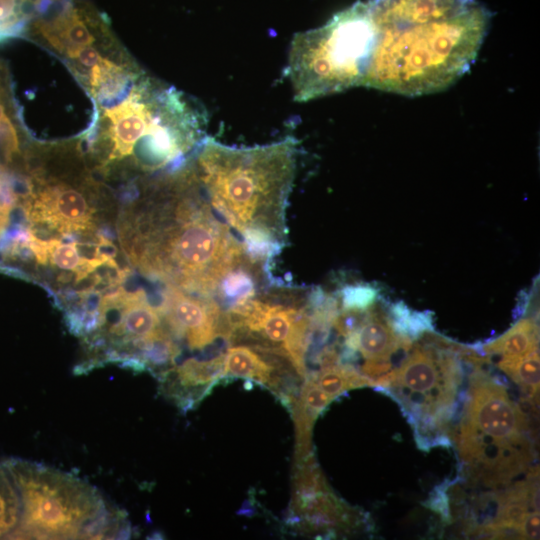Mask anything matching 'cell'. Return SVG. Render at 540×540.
I'll return each mask as SVG.
<instances>
[{
	"label": "cell",
	"mask_w": 540,
	"mask_h": 540,
	"mask_svg": "<svg viewBox=\"0 0 540 540\" xmlns=\"http://www.w3.org/2000/svg\"><path fill=\"white\" fill-rule=\"evenodd\" d=\"M318 386L335 399L350 389L375 386L374 382L349 364H337L320 369L311 376Z\"/></svg>",
	"instance_id": "2e32d148"
},
{
	"label": "cell",
	"mask_w": 540,
	"mask_h": 540,
	"mask_svg": "<svg viewBox=\"0 0 540 540\" xmlns=\"http://www.w3.org/2000/svg\"><path fill=\"white\" fill-rule=\"evenodd\" d=\"M373 42L368 0L336 13L323 26L295 34L286 68L294 100L306 102L361 86Z\"/></svg>",
	"instance_id": "5b68a950"
},
{
	"label": "cell",
	"mask_w": 540,
	"mask_h": 540,
	"mask_svg": "<svg viewBox=\"0 0 540 540\" xmlns=\"http://www.w3.org/2000/svg\"><path fill=\"white\" fill-rule=\"evenodd\" d=\"M378 290L369 284H351L342 287L338 299L344 309L368 310L377 300Z\"/></svg>",
	"instance_id": "d6986e66"
},
{
	"label": "cell",
	"mask_w": 540,
	"mask_h": 540,
	"mask_svg": "<svg viewBox=\"0 0 540 540\" xmlns=\"http://www.w3.org/2000/svg\"><path fill=\"white\" fill-rule=\"evenodd\" d=\"M369 310H353L341 308L336 313L332 327L343 337L357 332L369 316Z\"/></svg>",
	"instance_id": "7402d4cb"
},
{
	"label": "cell",
	"mask_w": 540,
	"mask_h": 540,
	"mask_svg": "<svg viewBox=\"0 0 540 540\" xmlns=\"http://www.w3.org/2000/svg\"><path fill=\"white\" fill-rule=\"evenodd\" d=\"M312 292L279 284L257 288L224 310V339L279 352L305 376V354L318 330Z\"/></svg>",
	"instance_id": "52a82bcc"
},
{
	"label": "cell",
	"mask_w": 540,
	"mask_h": 540,
	"mask_svg": "<svg viewBox=\"0 0 540 540\" xmlns=\"http://www.w3.org/2000/svg\"><path fill=\"white\" fill-rule=\"evenodd\" d=\"M425 336L376 386L399 402L418 447L428 450L450 445L448 431L463 381L461 360L466 347L432 332Z\"/></svg>",
	"instance_id": "8992f818"
},
{
	"label": "cell",
	"mask_w": 540,
	"mask_h": 540,
	"mask_svg": "<svg viewBox=\"0 0 540 540\" xmlns=\"http://www.w3.org/2000/svg\"><path fill=\"white\" fill-rule=\"evenodd\" d=\"M21 498L8 459L0 460V539H17Z\"/></svg>",
	"instance_id": "5bb4252c"
},
{
	"label": "cell",
	"mask_w": 540,
	"mask_h": 540,
	"mask_svg": "<svg viewBox=\"0 0 540 540\" xmlns=\"http://www.w3.org/2000/svg\"><path fill=\"white\" fill-rule=\"evenodd\" d=\"M163 182L119 223L122 248L144 275L216 299L234 273L267 269L219 219L190 164Z\"/></svg>",
	"instance_id": "6da1fadb"
},
{
	"label": "cell",
	"mask_w": 540,
	"mask_h": 540,
	"mask_svg": "<svg viewBox=\"0 0 540 540\" xmlns=\"http://www.w3.org/2000/svg\"><path fill=\"white\" fill-rule=\"evenodd\" d=\"M131 79L130 73L104 58L88 72L92 93L101 103H112L119 99L127 90Z\"/></svg>",
	"instance_id": "9a60e30c"
},
{
	"label": "cell",
	"mask_w": 540,
	"mask_h": 540,
	"mask_svg": "<svg viewBox=\"0 0 540 540\" xmlns=\"http://www.w3.org/2000/svg\"><path fill=\"white\" fill-rule=\"evenodd\" d=\"M473 365L456 446L469 480L498 488L531 470L535 450L524 412L496 378Z\"/></svg>",
	"instance_id": "277c9868"
},
{
	"label": "cell",
	"mask_w": 540,
	"mask_h": 540,
	"mask_svg": "<svg viewBox=\"0 0 540 540\" xmlns=\"http://www.w3.org/2000/svg\"><path fill=\"white\" fill-rule=\"evenodd\" d=\"M413 341L399 335L392 327L388 315L376 309L369 310V316L360 329L345 338V353L354 356L359 352L365 362L391 363L392 355L399 350L408 351Z\"/></svg>",
	"instance_id": "8fae6325"
},
{
	"label": "cell",
	"mask_w": 540,
	"mask_h": 540,
	"mask_svg": "<svg viewBox=\"0 0 540 540\" xmlns=\"http://www.w3.org/2000/svg\"><path fill=\"white\" fill-rule=\"evenodd\" d=\"M285 361L290 360L274 350L233 343L223 353L224 376L245 378L271 386L276 380V369Z\"/></svg>",
	"instance_id": "7c38bea8"
},
{
	"label": "cell",
	"mask_w": 540,
	"mask_h": 540,
	"mask_svg": "<svg viewBox=\"0 0 540 540\" xmlns=\"http://www.w3.org/2000/svg\"><path fill=\"white\" fill-rule=\"evenodd\" d=\"M296 156L293 137L253 147L204 137L190 161L211 208L239 233L253 257L266 262L287 242L286 209Z\"/></svg>",
	"instance_id": "3957f363"
},
{
	"label": "cell",
	"mask_w": 540,
	"mask_h": 540,
	"mask_svg": "<svg viewBox=\"0 0 540 540\" xmlns=\"http://www.w3.org/2000/svg\"><path fill=\"white\" fill-rule=\"evenodd\" d=\"M530 399H534L539 391V351L516 359H500L497 363Z\"/></svg>",
	"instance_id": "ac0fdd59"
},
{
	"label": "cell",
	"mask_w": 540,
	"mask_h": 540,
	"mask_svg": "<svg viewBox=\"0 0 540 540\" xmlns=\"http://www.w3.org/2000/svg\"><path fill=\"white\" fill-rule=\"evenodd\" d=\"M429 504L431 509L435 511H440V514L444 519L450 517L447 495L442 489H439L437 493L434 492L433 496H431L429 500Z\"/></svg>",
	"instance_id": "d4e9b609"
},
{
	"label": "cell",
	"mask_w": 540,
	"mask_h": 540,
	"mask_svg": "<svg viewBox=\"0 0 540 540\" xmlns=\"http://www.w3.org/2000/svg\"><path fill=\"white\" fill-rule=\"evenodd\" d=\"M11 122L10 119L5 115L4 107L0 101V134L2 133L5 126Z\"/></svg>",
	"instance_id": "484cf974"
},
{
	"label": "cell",
	"mask_w": 540,
	"mask_h": 540,
	"mask_svg": "<svg viewBox=\"0 0 540 540\" xmlns=\"http://www.w3.org/2000/svg\"><path fill=\"white\" fill-rule=\"evenodd\" d=\"M374 42L361 86L405 96L443 91L464 75L486 37L477 0H368Z\"/></svg>",
	"instance_id": "7a4b0ae2"
},
{
	"label": "cell",
	"mask_w": 540,
	"mask_h": 540,
	"mask_svg": "<svg viewBox=\"0 0 540 540\" xmlns=\"http://www.w3.org/2000/svg\"><path fill=\"white\" fill-rule=\"evenodd\" d=\"M30 231L54 233L56 238L73 234L92 236L96 231L95 208L84 194L64 182L47 183L25 199Z\"/></svg>",
	"instance_id": "ba28073f"
},
{
	"label": "cell",
	"mask_w": 540,
	"mask_h": 540,
	"mask_svg": "<svg viewBox=\"0 0 540 540\" xmlns=\"http://www.w3.org/2000/svg\"><path fill=\"white\" fill-rule=\"evenodd\" d=\"M539 327L535 318H523L496 339L485 343V355H499L501 359H516L538 351Z\"/></svg>",
	"instance_id": "4fadbf2b"
},
{
	"label": "cell",
	"mask_w": 540,
	"mask_h": 540,
	"mask_svg": "<svg viewBox=\"0 0 540 540\" xmlns=\"http://www.w3.org/2000/svg\"><path fill=\"white\" fill-rule=\"evenodd\" d=\"M333 400L310 377L302 385L300 398L296 403L313 417L317 418Z\"/></svg>",
	"instance_id": "44dd1931"
},
{
	"label": "cell",
	"mask_w": 540,
	"mask_h": 540,
	"mask_svg": "<svg viewBox=\"0 0 540 540\" xmlns=\"http://www.w3.org/2000/svg\"><path fill=\"white\" fill-rule=\"evenodd\" d=\"M170 91L155 90L149 84H142L131 89L124 101L104 110V116L110 123L108 137L111 146L105 163L134 154L163 110Z\"/></svg>",
	"instance_id": "9c48e42d"
},
{
	"label": "cell",
	"mask_w": 540,
	"mask_h": 540,
	"mask_svg": "<svg viewBox=\"0 0 540 540\" xmlns=\"http://www.w3.org/2000/svg\"><path fill=\"white\" fill-rule=\"evenodd\" d=\"M388 318L399 335L412 341L433 332V318L430 311L412 310L401 301L390 305Z\"/></svg>",
	"instance_id": "e0dca14e"
},
{
	"label": "cell",
	"mask_w": 540,
	"mask_h": 540,
	"mask_svg": "<svg viewBox=\"0 0 540 540\" xmlns=\"http://www.w3.org/2000/svg\"><path fill=\"white\" fill-rule=\"evenodd\" d=\"M63 53L71 60H74L79 67L89 72L101 59L98 50L91 46H80L67 48Z\"/></svg>",
	"instance_id": "603a6c76"
},
{
	"label": "cell",
	"mask_w": 540,
	"mask_h": 540,
	"mask_svg": "<svg viewBox=\"0 0 540 540\" xmlns=\"http://www.w3.org/2000/svg\"><path fill=\"white\" fill-rule=\"evenodd\" d=\"M25 0H0V40L20 33L26 23Z\"/></svg>",
	"instance_id": "ffe728a7"
},
{
	"label": "cell",
	"mask_w": 540,
	"mask_h": 540,
	"mask_svg": "<svg viewBox=\"0 0 540 540\" xmlns=\"http://www.w3.org/2000/svg\"><path fill=\"white\" fill-rule=\"evenodd\" d=\"M170 334L189 349L202 350L223 338L224 310L216 299L167 287L158 308Z\"/></svg>",
	"instance_id": "30bf717a"
},
{
	"label": "cell",
	"mask_w": 540,
	"mask_h": 540,
	"mask_svg": "<svg viewBox=\"0 0 540 540\" xmlns=\"http://www.w3.org/2000/svg\"><path fill=\"white\" fill-rule=\"evenodd\" d=\"M521 535L523 539H538L539 538V512L538 510L530 511L523 522L521 523Z\"/></svg>",
	"instance_id": "cb8c5ba5"
}]
</instances>
